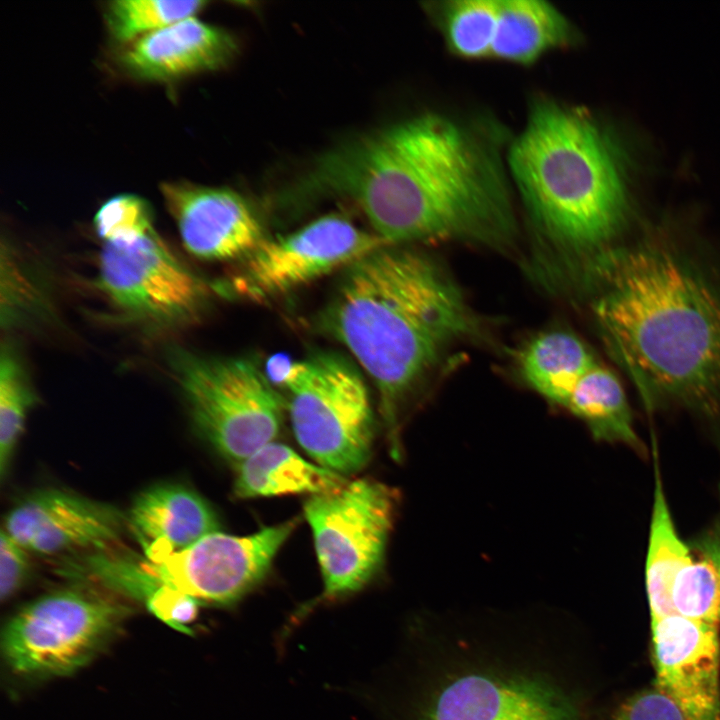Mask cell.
<instances>
[{
    "label": "cell",
    "instance_id": "13",
    "mask_svg": "<svg viewBox=\"0 0 720 720\" xmlns=\"http://www.w3.org/2000/svg\"><path fill=\"white\" fill-rule=\"evenodd\" d=\"M125 524L116 507L61 490L33 492L7 514L2 529L30 554L55 556L103 550Z\"/></svg>",
    "mask_w": 720,
    "mask_h": 720
},
{
    "label": "cell",
    "instance_id": "1",
    "mask_svg": "<svg viewBox=\"0 0 720 720\" xmlns=\"http://www.w3.org/2000/svg\"><path fill=\"white\" fill-rule=\"evenodd\" d=\"M305 195L351 200L384 241H461L506 248L515 236L496 153L448 117L422 114L322 155L298 182Z\"/></svg>",
    "mask_w": 720,
    "mask_h": 720
},
{
    "label": "cell",
    "instance_id": "19",
    "mask_svg": "<svg viewBox=\"0 0 720 720\" xmlns=\"http://www.w3.org/2000/svg\"><path fill=\"white\" fill-rule=\"evenodd\" d=\"M575 39L568 18L542 0H499L491 57L530 64L546 52Z\"/></svg>",
    "mask_w": 720,
    "mask_h": 720
},
{
    "label": "cell",
    "instance_id": "27",
    "mask_svg": "<svg viewBox=\"0 0 720 720\" xmlns=\"http://www.w3.org/2000/svg\"><path fill=\"white\" fill-rule=\"evenodd\" d=\"M94 224L104 243L131 241L154 231L150 208L134 195L106 201L97 211Z\"/></svg>",
    "mask_w": 720,
    "mask_h": 720
},
{
    "label": "cell",
    "instance_id": "11",
    "mask_svg": "<svg viewBox=\"0 0 720 720\" xmlns=\"http://www.w3.org/2000/svg\"><path fill=\"white\" fill-rule=\"evenodd\" d=\"M295 524L286 521L247 536L217 531L181 551L133 563L151 584L178 590L200 604L230 605L264 579Z\"/></svg>",
    "mask_w": 720,
    "mask_h": 720
},
{
    "label": "cell",
    "instance_id": "30",
    "mask_svg": "<svg viewBox=\"0 0 720 720\" xmlns=\"http://www.w3.org/2000/svg\"><path fill=\"white\" fill-rule=\"evenodd\" d=\"M29 552L3 529L0 534V595L11 598L23 586L30 573Z\"/></svg>",
    "mask_w": 720,
    "mask_h": 720
},
{
    "label": "cell",
    "instance_id": "28",
    "mask_svg": "<svg viewBox=\"0 0 720 720\" xmlns=\"http://www.w3.org/2000/svg\"><path fill=\"white\" fill-rule=\"evenodd\" d=\"M149 611L165 624L183 633H190V624L198 614L200 603L168 586L158 584L144 601Z\"/></svg>",
    "mask_w": 720,
    "mask_h": 720
},
{
    "label": "cell",
    "instance_id": "14",
    "mask_svg": "<svg viewBox=\"0 0 720 720\" xmlns=\"http://www.w3.org/2000/svg\"><path fill=\"white\" fill-rule=\"evenodd\" d=\"M651 630L655 686L686 720H720L719 625L671 614Z\"/></svg>",
    "mask_w": 720,
    "mask_h": 720
},
{
    "label": "cell",
    "instance_id": "4",
    "mask_svg": "<svg viewBox=\"0 0 720 720\" xmlns=\"http://www.w3.org/2000/svg\"><path fill=\"white\" fill-rule=\"evenodd\" d=\"M513 626L427 632L401 720H584L560 634Z\"/></svg>",
    "mask_w": 720,
    "mask_h": 720
},
{
    "label": "cell",
    "instance_id": "23",
    "mask_svg": "<svg viewBox=\"0 0 720 720\" xmlns=\"http://www.w3.org/2000/svg\"><path fill=\"white\" fill-rule=\"evenodd\" d=\"M670 600L673 614L720 624V541L701 543L700 554L676 576Z\"/></svg>",
    "mask_w": 720,
    "mask_h": 720
},
{
    "label": "cell",
    "instance_id": "29",
    "mask_svg": "<svg viewBox=\"0 0 720 720\" xmlns=\"http://www.w3.org/2000/svg\"><path fill=\"white\" fill-rule=\"evenodd\" d=\"M612 720H686L678 706L656 686L627 698Z\"/></svg>",
    "mask_w": 720,
    "mask_h": 720
},
{
    "label": "cell",
    "instance_id": "16",
    "mask_svg": "<svg viewBox=\"0 0 720 720\" xmlns=\"http://www.w3.org/2000/svg\"><path fill=\"white\" fill-rule=\"evenodd\" d=\"M236 51L230 33L194 16L131 42L121 63L137 78L163 81L223 67Z\"/></svg>",
    "mask_w": 720,
    "mask_h": 720
},
{
    "label": "cell",
    "instance_id": "21",
    "mask_svg": "<svg viewBox=\"0 0 720 720\" xmlns=\"http://www.w3.org/2000/svg\"><path fill=\"white\" fill-rule=\"evenodd\" d=\"M564 409L581 419L593 438L620 443L640 454L646 453L637 435L632 412L618 377L597 362L577 382Z\"/></svg>",
    "mask_w": 720,
    "mask_h": 720
},
{
    "label": "cell",
    "instance_id": "10",
    "mask_svg": "<svg viewBox=\"0 0 720 720\" xmlns=\"http://www.w3.org/2000/svg\"><path fill=\"white\" fill-rule=\"evenodd\" d=\"M99 281L119 310L160 328L195 320L209 297L204 280L168 249L155 230L131 241L104 243Z\"/></svg>",
    "mask_w": 720,
    "mask_h": 720
},
{
    "label": "cell",
    "instance_id": "5",
    "mask_svg": "<svg viewBox=\"0 0 720 720\" xmlns=\"http://www.w3.org/2000/svg\"><path fill=\"white\" fill-rule=\"evenodd\" d=\"M508 168L530 218L556 248L596 256L623 224L626 196L607 135L586 112L537 101Z\"/></svg>",
    "mask_w": 720,
    "mask_h": 720
},
{
    "label": "cell",
    "instance_id": "3",
    "mask_svg": "<svg viewBox=\"0 0 720 720\" xmlns=\"http://www.w3.org/2000/svg\"><path fill=\"white\" fill-rule=\"evenodd\" d=\"M321 322L376 385L394 457L401 455L405 399L453 344L481 328L462 290L438 263L394 244L345 268Z\"/></svg>",
    "mask_w": 720,
    "mask_h": 720
},
{
    "label": "cell",
    "instance_id": "24",
    "mask_svg": "<svg viewBox=\"0 0 720 720\" xmlns=\"http://www.w3.org/2000/svg\"><path fill=\"white\" fill-rule=\"evenodd\" d=\"M448 47L468 59L491 57L499 0H453L434 7Z\"/></svg>",
    "mask_w": 720,
    "mask_h": 720
},
{
    "label": "cell",
    "instance_id": "18",
    "mask_svg": "<svg viewBox=\"0 0 720 720\" xmlns=\"http://www.w3.org/2000/svg\"><path fill=\"white\" fill-rule=\"evenodd\" d=\"M348 481L337 472L312 464L290 447L274 441L238 464L234 493L240 498L332 492Z\"/></svg>",
    "mask_w": 720,
    "mask_h": 720
},
{
    "label": "cell",
    "instance_id": "20",
    "mask_svg": "<svg viewBox=\"0 0 720 720\" xmlns=\"http://www.w3.org/2000/svg\"><path fill=\"white\" fill-rule=\"evenodd\" d=\"M597 362L579 337L562 330L534 337L518 356V368L525 384L562 408L579 379Z\"/></svg>",
    "mask_w": 720,
    "mask_h": 720
},
{
    "label": "cell",
    "instance_id": "15",
    "mask_svg": "<svg viewBox=\"0 0 720 720\" xmlns=\"http://www.w3.org/2000/svg\"><path fill=\"white\" fill-rule=\"evenodd\" d=\"M168 211L185 248L207 261H241L265 239L248 201L225 187L187 182L161 185Z\"/></svg>",
    "mask_w": 720,
    "mask_h": 720
},
{
    "label": "cell",
    "instance_id": "6",
    "mask_svg": "<svg viewBox=\"0 0 720 720\" xmlns=\"http://www.w3.org/2000/svg\"><path fill=\"white\" fill-rule=\"evenodd\" d=\"M169 362L195 427L224 458L238 465L278 436L283 400L254 361L174 349Z\"/></svg>",
    "mask_w": 720,
    "mask_h": 720
},
{
    "label": "cell",
    "instance_id": "9",
    "mask_svg": "<svg viewBox=\"0 0 720 720\" xmlns=\"http://www.w3.org/2000/svg\"><path fill=\"white\" fill-rule=\"evenodd\" d=\"M397 496L391 487L363 478L306 500L304 515L324 582L321 599L356 592L379 571Z\"/></svg>",
    "mask_w": 720,
    "mask_h": 720
},
{
    "label": "cell",
    "instance_id": "2",
    "mask_svg": "<svg viewBox=\"0 0 720 720\" xmlns=\"http://www.w3.org/2000/svg\"><path fill=\"white\" fill-rule=\"evenodd\" d=\"M594 320L648 408H720V287L679 251L657 243L591 259Z\"/></svg>",
    "mask_w": 720,
    "mask_h": 720
},
{
    "label": "cell",
    "instance_id": "8",
    "mask_svg": "<svg viewBox=\"0 0 720 720\" xmlns=\"http://www.w3.org/2000/svg\"><path fill=\"white\" fill-rule=\"evenodd\" d=\"M129 612L125 604L86 589L50 592L8 620L2 635L4 657L23 676L72 674L102 651Z\"/></svg>",
    "mask_w": 720,
    "mask_h": 720
},
{
    "label": "cell",
    "instance_id": "26",
    "mask_svg": "<svg viewBox=\"0 0 720 720\" xmlns=\"http://www.w3.org/2000/svg\"><path fill=\"white\" fill-rule=\"evenodd\" d=\"M207 4L202 0H117L106 8V23L114 39L133 42L136 39L194 17Z\"/></svg>",
    "mask_w": 720,
    "mask_h": 720
},
{
    "label": "cell",
    "instance_id": "7",
    "mask_svg": "<svg viewBox=\"0 0 720 720\" xmlns=\"http://www.w3.org/2000/svg\"><path fill=\"white\" fill-rule=\"evenodd\" d=\"M289 391V417L300 446L341 475L363 468L374 438V416L360 372L335 353L289 363L280 377Z\"/></svg>",
    "mask_w": 720,
    "mask_h": 720
},
{
    "label": "cell",
    "instance_id": "25",
    "mask_svg": "<svg viewBox=\"0 0 720 720\" xmlns=\"http://www.w3.org/2000/svg\"><path fill=\"white\" fill-rule=\"evenodd\" d=\"M28 375L10 345L0 356V474L3 477L23 431L28 411L35 402Z\"/></svg>",
    "mask_w": 720,
    "mask_h": 720
},
{
    "label": "cell",
    "instance_id": "17",
    "mask_svg": "<svg viewBox=\"0 0 720 720\" xmlns=\"http://www.w3.org/2000/svg\"><path fill=\"white\" fill-rule=\"evenodd\" d=\"M128 521L148 559L181 551L219 528L215 511L202 496L170 483L140 493Z\"/></svg>",
    "mask_w": 720,
    "mask_h": 720
},
{
    "label": "cell",
    "instance_id": "22",
    "mask_svg": "<svg viewBox=\"0 0 720 720\" xmlns=\"http://www.w3.org/2000/svg\"><path fill=\"white\" fill-rule=\"evenodd\" d=\"M652 515L650 522L645 584L650 616L657 619L673 614L670 592L678 573L693 556L679 536L656 470Z\"/></svg>",
    "mask_w": 720,
    "mask_h": 720
},
{
    "label": "cell",
    "instance_id": "12",
    "mask_svg": "<svg viewBox=\"0 0 720 720\" xmlns=\"http://www.w3.org/2000/svg\"><path fill=\"white\" fill-rule=\"evenodd\" d=\"M387 245L343 215L327 214L287 235L266 238L240 261L232 287L253 300L280 296Z\"/></svg>",
    "mask_w": 720,
    "mask_h": 720
}]
</instances>
